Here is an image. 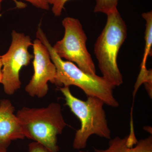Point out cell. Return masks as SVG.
<instances>
[{
    "label": "cell",
    "instance_id": "6da1fadb",
    "mask_svg": "<svg viewBox=\"0 0 152 152\" xmlns=\"http://www.w3.org/2000/svg\"><path fill=\"white\" fill-rule=\"evenodd\" d=\"M36 33L39 39L46 47L51 59L56 69L54 84L58 86H75L83 90L88 96L95 97L103 102L105 104L112 107L119 106L114 96L115 87L107 81L102 77L85 72L73 63L64 61L58 56L53 49L46 35L38 26Z\"/></svg>",
    "mask_w": 152,
    "mask_h": 152
},
{
    "label": "cell",
    "instance_id": "7a4b0ae2",
    "mask_svg": "<svg viewBox=\"0 0 152 152\" xmlns=\"http://www.w3.org/2000/svg\"><path fill=\"white\" fill-rule=\"evenodd\" d=\"M106 15L105 26L95 43V55L102 77L113 86H119L123 83V77L117 59L127 37V29L118 10Z\"/></svg>",
    "mask_w": 152,
    "mask_h": 152
},
{
    "label": "cell",
    "instance_id": "3957f363",
    "mask_svg": "<svg viewBox=\"0 0 152 152\" xmlns=\"http://www.w3.org/2000/svg\"><path fill=\"white\" fill-rule=\"evenodd\" d=\"M60 91L64 96L66 105L81 123L80 128L76 132L74 138L73 147L75 149L86 148L88 140L93 135L107 140L111 138L102 101L92 96H88L87 100H82L72 94L69 87L60 88Z\"/></svg>",
    "mask_w": 152,
    "mask_h": 152
},
{
    "label": "cell",
    "instance_id": "277c9868",
    "mask_svg": "<svg viewBox=\"0 0 152 152\" xmlns=\"http://www.w3.org/2000/svg\"><path fill=\"white\" fill-rule=\"evenodd\" d=\"M25 137L34 140L50 152H58L57 136L67 126L59 104L51 103L46 107H23L17 112Z\"/></svg>",
    "mask_w": 152,
    "mask_h": 152
},
{
    "label": "cell",
    "instance_id": "5b68a950",
    "mask_svg": "<svg viewBox=\"0 0 152 152\" xmlns=\"http://www.w3.org/2000/svg\"><path fill=\"white\" fill-rule=\"evenodd\" d=\"M62 24L64 34L53 46L56 54L62 59L73 63L80 69L90 75H96L94 63L86 46L87 37L78 19L66 17Z\"/></svg>",
    "mask_w": 152,
    "mask_h": 152
},
{
    "label": "cell",
    "instance_id": "8992f818",
    "mask_svg": "<svg viewBox=\"0 0 152 152\" xmlns=\"http://www.w3.org/2000/svg\"><path fill=\"white\" fill-rule=\"evenodd\" d=\"M32 45L30 36L18 32L15 30L12 31L10 48L7 52L1 56V83L7 94H14L20 88V72L23 67L28 65L34 58V55L30 53L28 50Z\"/></svg>",
    "mask_w": 152,
    "mask_h": 152
},
{
    "label": "cell",
    "instance_id": "52a82bcc",
    "mask_svg": "<svg viewBox=\"0 0 152 152\" xmlns=\"http://www.w3.org/2000/svg\"><path fill=\"white\" fill-rule=\"evenodd\" d=\"M32 47L34 74L25 90L31 96L42 98L48 91V82L54 84L56 69L46 47L39 39L34 40Z\"/></svg>",
    "mask_w": 152,
    "mask_h": 152
},
{
    "label": "cell",
    "instance_id": "ba28073f",
    "mask_svg": "<svg viewBox=\"0 0 152 152\" xmlns=\"http://www.w3.org/2000/svg\"><path fill=\"white\" fill-rule=\"evenodd\" d=\"M12 102L8 99L0 101V146L7 149L11 142L26 138L24 132Z\"/></svg>",
    "mask_w": 152,
    "mask_h": 152
},
{
    "label": "cell",
    "instance_id": "9c48e42d",
    "mask_svg": "<svg viewBox=\"0 0 152 152\" xmlns=\"http://www.w3.org/2000/svg\"><path fill=\"white\" fill-rule=\"evenodd\" d=\"M128 136L124 138L119 137L111 138L108 147L104 149L94 148V152H152V136L138 141L132 147L127 144Z\"/></svg>",
    "mask_w": 152,
    "mask_h": 152
},
{
    "label": "cell",
    "instance_id": "30bf717a",
    "mask_svg": "<svg viewBox=\"0 0 152 152\" xmlns=\"http://www.w3.org/2000/svg\"><path fill=\"white\" fill-rule=\"evenodd\" d=\"M142 16L146 21L145 31V48L141 68L146 67L147 58L152 55V11L142 14Z\"/></svg>",
    "mask_w": 152,
    "mask_h": 152
},
{
    "label": "cell",
    "instance_id": "8fae6325",
    "mask_svg": "<svg viewBox=\"0 0 152 152\" xmlns=\"http://www.w3.org/2000/svg\"><path fill=\"white\" fill-rule=\"evenodd\" d=\"M118 0H96L94 12L106 15L117 9Z\"/></svg>",
    "mask_w": 152,
    "mask_h": 152
},
{
    "label": "cell",
    "instance_id": "7c38bea8",
    "mask_svg": "<svg viewBox=\"0 0 152 152\" xmlns=\"http://www.w3.org/2000/svg\"><path fill=\"white\" fill-rule=\"evenodd\" d=\"M15 3L18 8H23L26 7V4L19 2L17 0H13ZM26 1L32 5L34 7L38 9L45 10H49L50 5L49 0H23Z\"/></svg>",
    "mask_w": 152,
    "mask_h": 152
},
{
    "label": "cell",
    "instance_id": "4fadbf2b",
    "mask_svg": "<svg viewBox=\"0 0 152 152\" xmlns=\"http://www.w3.org/2000/svg\"><path fill=\"white\" fill-rule=\"evenodd\" d=\"M70 0H49L50 5H51L52 11L56 17H60L66 3Z\"/></svg>",
    "mask_w": 152,
    "mask_h": 152
},
{
    "label": "cell",
    "instance_id": "5bb4252c",
    "mask_svg": "<svg viewBox=\"0 0 152 152\" xmlns=\"http://www.w3.org/2000/svg\"><path fill=\"white\" fill-rule=\"evenodd\" d=\"M29 152H50L42 144L38 142L31 143L28 145Z\"/></svg>",
    "mask_w": 152,
    "mask_h": 152
},
{
    "label": "cell",
    "instance_id": "9a60e30c",
    "mask_svg": "<svg viewBox=\"0 0 152 152\" xmlns=\"http://www.w3.org/2000/svg\"><path fill=\"white\" fill-rule=\"evenodd\" d=\"M2 67L3 64L2 62L1 56H0V83H1L2 80L3 75H2Z\"/></svg>",
    "mask_w": 152,
    "mask_h": 152
},
{
    "label": "cell",
    "instance_id": "2e32d148",
    "mask_svg": "<svg viewBox=\"0 0 152 152\" xmlns=\"http://www.w3.org/2000/svg\"><path fill=\"white\" fill-rule=\"evenodd\" d=\"M0 152H7V149L0 146Z\"/></svg>",
    "mask_w": 152,
    "mask_h": 152
},
{
    "label": "cell",
    "instance_id": "e0dca14e",
    "mask_svg": "<svg viewBox=\"0 0 152 152\" xmlns=\"http://www.w3.org/2000/svg\"><path fill=\"white\" fill-rule=\"evenodd\" d=\"M3 0H0V11L1 10V4L2 1Z\"/></svg>",
    "mask_w": 152,
    "mask_h": 152
},
{
    "label": "cell",
    "instance_id": "ac0fdd59",
    "mask_svg": "<svg viewBox=\"0 0 152 152\" xmlns=\"http://www.w3.org/2000/svg\"><path fill=\"white\" fill-rule=\"evenodd\" d=\"M85 152L83 151H80V152Z\"/></svg>",
    "mask_w": 152,
    "mask_h": 152
}]
</instances>
